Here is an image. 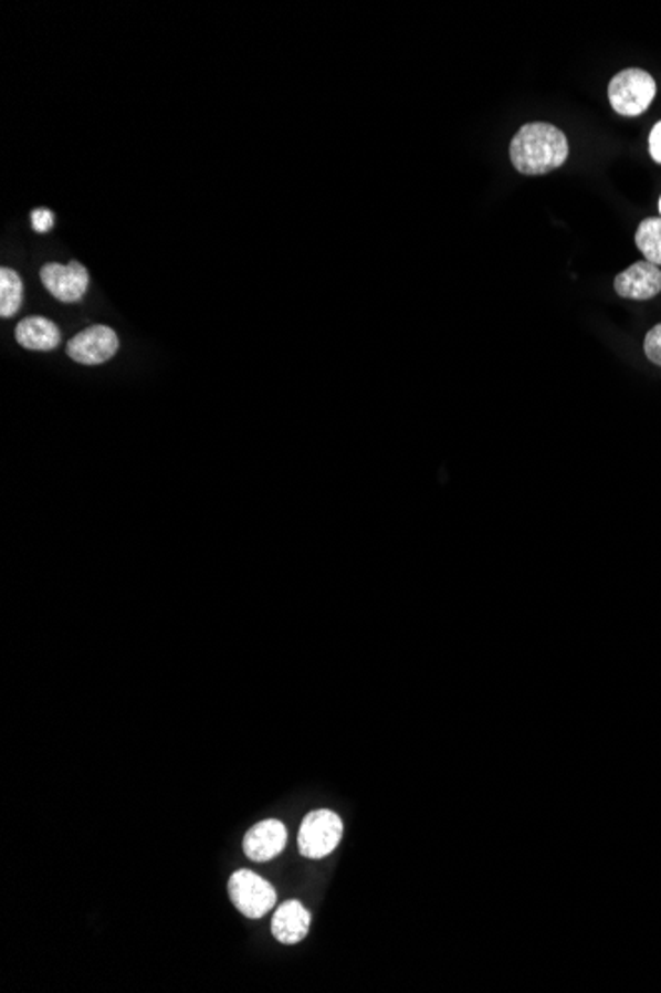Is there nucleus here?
I'll return each instance as SVG.
<instances>
[{
  "label": "nucleus",
  "mask_w": 661,
  "mask_h": 993,
  "mask_svg": "<svg viewBox=\"0 0 661 993\" xmlns=\"http://www.w3.org/2000/svg\"><path fill=\"white\" fill-rule=\"evenodd\" d=\"M228 892L234 907L248 918H262L275 905L274 887L252 870L234 872L228 882Z\"/></svg>",
  "instance_id": "obj_4"
},
{
  "label": "nucleus",
  "mask_w": 661,
  "mask_h": 993,
  "mask_svg": "<svg viewBox=\"0 0 661 993\" xmlns=\"http://www.w3.org/2000/svg\"><path fill=\"white\" fill-rule=\"evenodd\" d=\"M343 837V822L339 815L322 809L313 812L303 819L300 829V853L307 859H323L335 850Z\"/></svg>",
  "instance_id": "obj_3"
},
{
  "label": "nucleus",
  "mask_w": 661,
  "mask_h": 993,
  "mask_svg": "<svg viewBox=\"0 0 661 993\" xmlns=\"http://www.w3.org/2000/svg\"><path fill=\"white\" fill-rule=\"evenodd\" d=\"M14 337L24 349H30V352H52L62 342V332L52 320L32 315L17 325Z\"/></svg>",
  "instance_id": "obj_10"
},
{
  "label": "nucleus",
  "mask_w": 661,
  "mask_h": 993,
  "mask_svg": "<svg viewBox=\"0 0 661 993\" xmlns=\"http://www.w3.org/2000/svg\"><path fill=\"white\" fill-rule=\"evenodd\" d=\"M22 280L10 268L0 270V315L12 317L22 306Z\"/></svg>",
  "instance_id": "obj_12"
},
{
  "label": "nucleus",
  "mask_w": 661,
  "mask_h": 993,
  "mask_svg": "<svg viewBox=\"0 0 661 993\" xmlns=\"http://www.w3.org/2000/svg\"><path fill=\"white\" fill-rule=\"evenodd\" d=\"M658 212H660V215H658V217H660V219H661V195H660V199H658Z\"/></svg>",
  "instance_id": "obj_16"
},
{
  "label": "nucleus",
  "mask_w": 661,
  "mask_h": 993,
  "mask_svg": "<svg viewBox=\"0 0 661 993\" xmlns=\"http://www.w3.org/2000/svg\"><path fill=\"white\" fill-rule=\"evenodd\" d=\"M30 220H32V227H34L36 232H48V230H52V227H54V215H52V210H32Z\"/></svg>",
  "instance_id": "obj_14"
},
{
  "label": "nucleus",
  "mask_w": 661,
  "mask_h": 993,
  "mask_svg": "<svg viewBox=\"0 0 661 993\" xmlns=\"http://www.w3.org/2000/svg\"><path fill=\"white\" fill-rule=\"evenodd\" d=\"M643 354L648 357V362L661 367V324L653 325L643 337Z\"/></svg>",
  "instance_id": "obj_13"
},
{
  "label": "nucleus",
  "mask_w": 661,
  "mask_h": 993,
  "mask_svg": "<svg viewBox=\"0 0 661 993\" xmlns=\"http://www.w3.org/2000/svg\"><path fill=\"white\" fill-rule=\"evenodd\" d=\"M648 154L655 165H661V119L658 124H653L648 135Z\"/></svg>",
  "instance_id": "obj_15"
},
{
  "label": "nucleus",
  "mask_w": 661,
  "mask_h": 993,
  "mask_svg": "<svg viewBox=\"0 0 661 993\" xmlns=\"http://www.w3.org/2000/svg\"><path fill=\"white\" fill-rule=\"evenodd\" d=\"M40 280L52 296L64 304H76L90 288V272L84 264L72 260L67 266L50 262L40 270Z\"/></svg>",
  "instance_id": "obj_5"
},
{
  "label": "nucleus",
  "mask_w": 661,
  "mask_h": 993,
  "mask_svg": "<svg viewBox=\"0 0 661 993\" xmlns=\"http://www.w3.org/2000/svg\"><path fill=\"white\" fill-rule=\"evenodd\" d=\"M312 927V914L300 900H287L275 910L272 934L282 944H297L307 937Z\"/></svg>",
  "instance_id": "obj_9"
},
{
  "label": "nucleus",
  "mask_w": 661,
  "mask_h": 993,
  "mask_svg": "<svg viewBox=\"0 0 661 993\" xmlns=\"http://www.w3.org/2000/svg\"><path fill=\"white\" fill-rule=\"evenodd\" d=\"M119 349V337L107 325H92L67 344V355L82 365L109 362Z\"/></svg>",
  "instance_id": "obj_6"
},
{
  "label": "nucleus",
  "mask_w": 661,
  "mask_h": 993,
  "mask_svg": "<svg viewBox=\"0 0 661 993\" xmlns=\"http://www.w3.org/2000/svg\"><path fill=\"white\" fill-rule=\"evenodd\" d=\"M636 249L640 250L643 260L661 268V219L660 217H648L643 219L636 234H633Z\"/></svg>",
  "instance_id": "obj_11"
},
{
  "label": "nucleus",
  "mask_w": 661,
  "mask_h": 993,
  "mask_svg": "<svg viewBox=\"0 0 661 993\" xmlns=\"http://www.w3.org/2000/svg\"><path fill=\"white\" fill-rule=\"evenodd\" d=\"M608 104L620 117H640L658 96L655 77L643 67H623L608 82Z\"/></svg>",
  "instance_id": "obj_2"
},
{
  "label": "nucleus",
  "mask_w": 661,
  "mask_h": 993,
  "mask_svg": "<svg viewBox=\"0 0 661 993\" xmlns=\"http://www.w3.org/2000/svg\"><path fill=\"white\" fill-rule=\"evenodd\" d=\"M287 832L285 825L277 819H265L252 827L244 837V853L250 860L265 863L277 857L285 849Z\"/></svg>",
  "instance_id": "obj_8"
},
{
  "label": "nucleus",
  "mask_w": 661,
  "mask_h": 993,
  "mask_svg": "<svg viewBox=\"0 0 661 993\" xmlns=\"http://www.w3.org/2000/svg\"><path fill=\"white\" fill-rule=\"evenodd\" d=\"M570 157L568 137L557 125L531 122L520 127L510 144L511 165L521 175H547L557 171Z\"/></svg>",
  "instance_id": "obj_1"
},
{
  "label": "nucleus",
  "mask_w": 661,
  "mask_h": 993,
  "mask_svg": "<svg viewBox=\"0 0 661 993\" xmlns=\"http://www.w3.org/2000/svg\"><path fill=\"white\" fill-rule=\"evenodd\" d=\"M615 292L623 300L648 302L661 294V268L646 260L633 262L615 278Z\"/></svg>",
  "instance_id": "obj_7"
}]
</instances>
